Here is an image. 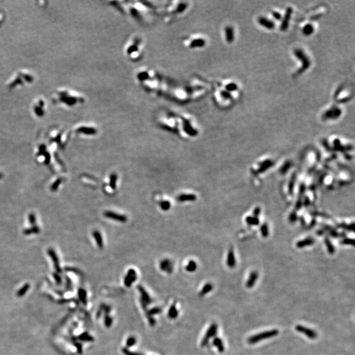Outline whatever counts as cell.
Returning a JSON list of instances; mask_svg holds the SVG:
<instances>
[{
	"label": "cell",
	"mask_w": 355,
	"mask_h": 355,
	"mask_svg": "<svg viewBox=\"0 0 355 355\" xmlns=\"http://www.w3.org/2000/svg\"><path fill=\"white\" fill-rule=\"evenodd\" d=\"M225 36L226 42L228 44L232 43L234 40V30L231 26H228L225 28Z\"/></svg>",
	"instance_id": "22"
},
{
	"label": "cell",
	"mask_w": 355,
	"mask_h": 355,
	"mask_svg": "<svg viewBox=\"0 0 355 355\" xmlns=\"http://www.w3.org/2000/svg\"><path fill=\"white\" fill-rule=\"evenodd\" d=\"M309 203H310V201H309V199H308V198L305 197V200L304 201V206H306V207H307V206H308V205H309Z\"/></svg>",
	"instance_id": "54"
},
{
	"label": "cell",
	"mask_w": 355,
	"mask_h": 355,
	"mask_svg": "<svg viewBox=\"0 0 355 355\" xmlns=\"http://www.w3.org/2000/svg\"><path fill=\"white\" fill-rule=\"evenodd\" d=\"M226 264L230 268H233L236 266V259L232 248L229 250L228 255H227Z\"/></svg>",
	"instance_id": "18"
},
{
	"label": "cell",
	"mask_w": 355,
	"mask_h": 355,
	"mask_svg": "<svg viewBox=\"0 0 355 355\" xmlns=\"http://www.w3.org/2000/svg\"><path fill=\"white\" fill-rule=\"evenodd\" d=\"M36 80L35 74L28 70H19L13 74L7 84L9 90H15L18 88L29 86Z\"/></svg>",
	"instance_id": "2"
},
{
	"label": "cell",
	"mask_w": 355,
	"mask_h": 355,
	"mask_svg": "<svg viewBox=\"0 0 355 355\" xmlns=\"http://www.w3.org/2000/svg\"><path fill=\"white\" fill-rule=\"evenodd\" d=\"M93 237L94 238L95 241V243H96L97 247L99 248H103L104 247V242H103V237L101 233H100L99 230H94L93 232Z\"/></svg>",
	"instance_id": "21"
},
{
	"label": "cell",
	"mask_w": 355,
	"mask_h": 355,
	"mask_svg": "<svg viewBox=\"0 0 355 355\" xmlns=\"http://www.w3.org/2000/svg\"><path fill=\"white\" fill-rule=\"evenodd\" d=\"M226 90L228 91L229 92H232V91H235L237 90V85L236 83H233V82H231L228 84L226 86Z\"/></svg>",
	"instance_id": "41"
},
{
	"label": "cell",
	"mask_w": 355,
	"mask_h": 355,
	"mask_svg": "<svg viewBox=\"0 0 355 355\" xmlns=\"http://www.w3.org/2000/svg\"><path fill=\"white\" fill-rule=\"evenodd\" d=\"M274 165V162L272 161L271 160H266V161L262 162L260 165V166H259V168L258 169V173H262V172H265L266 170H267L269 168L272 167V166Z\"/></svg>",
	"instance_id": "23"
},
{
	"label": "cell",
	"mask_w": 355,
	"mask_h": 355,
	"mask_svg": "<svg viewBox=\"0 0 355 355\" xmlns=\"http://www.w3.org/2000/svg\"><path fill=\"white\" fill-rule=\"evenodd\" d=\"M261 213V208L260 207H256L253 211V216L255 217H257L260 215V214Z\"/></svg>",
	"instance_id": "50"
},
{
	"label": "cell",
	"mask_w": 355,
	"mask_h": 355,
	"mask_svg": "<svg viewBox=\"0 0 355 355\" xmlns=\"http://www.w3.org/2000/svg\"><path fill=\"white\" fill-rule=\"evenodd\" d=\"M322 145H323V146H324L326 148V150H327V151H331L332 150V147H330V145H329V143H328V141L326 140H324L322 141Z\"/></svg>",
	"instance_id": "49"
},
{
	"label": "cell",
	"mask_w": 355,
	"mask_h": 355,
	"mask_svg": "<svg viewBox=\"0 0 355 355\" xmlns=\"http://www.w3.org/2000/svg\"><path fill=\"white\" fill-rule=\"evenodd\" d=\"M245 221L250 226H257L260 223L258 218L255 217V216H247Z\"/></svg>",
	"instance_id": "33"
},
{
	"label": "cell",
	"mask_w": 355,
	"mask_h": 355,
	"mask_svg": "<svg viewBox=\"0 0 355 355\" xmlns=\"http://www.w3.org/2000/svg\"><path fill=\"white\" fill-rule=\"evenodd\" d=\"M212 344H213V345L216 347V349H218V350L219 351L220 353H222L224 352L225 347L223 343V341L221 338H220V337H215L214 339H213Z\"/></svg>",
	"instance_id": "25"
},
{
	"label": "cell",
	"mask_w": 355,
	"mask_h": 355,
	"mask_svg": "<svg viewBox=\"0 0 355 355\" xmlns=\"http://www.w3.org/2000/svg\"><path fill=\"white\" fill-rule=\"evenodd\" d=\"M125 53L130 59L136 61L140 59L142 54V40L139 37H134L127 44Z\"/></svg>",
	"instance_id": "3"
},
{
	"label": "cell",
	"mask_w": 355,
	"mask_h": 355,
	"mask_svg": "<svg viewBox=\"0 0 355 355\" xmlns=\"http://www.w3.org/2000/svg\"><path fill=\"white\" fill-rule=\"evenodd\" d=\"M314 30V26L311 24H307L303 28V33L305 36H310L313 34Z\"/></svg>",
	"instance_id": "32"
},
{
	"label": "cell",
	"mask_w": 355,
	"mask_h": 355,
	"mask_svg": "<svg viewBox=\"0 0 355 355\" xmlns=\"http://www.w3.org/2000/svg\"><path fill=\"white\" fill-rule=\"evenodd\" d=\"M213 289V286L211 283H207L205 284V285L203 286V288L201 290V292L199 293V295L200 296H205L206 294H207L208 293H210L211 291Z\"/></svg>",
	"instance_id": "28"
},
{
	"label": "cell",
	"mask_w": 355,
	"mask_h": 355,
	"mask_svg": "<svg viewBox=\"0 0 355 355\" xmlns=\"http://www.w3.org/2000/svg\"><path fill=\"white\" fill-rule=\"evenodd\" d=\"M137 289L139 291V292L141 294V297H140V303L142 308H143V309L144 310L145 312H147V306L150 304H151L152 303V299L151 297H150L149 293L146 292V290H145L143 287L141 286H137Z\"/></svg>",
	"instance_id": "8"
},
{
	"label": "cell",
	"mask_w": 355,
	"mask_h": 355,
	"mask_svg": "<svg viewBox=\"0 0 355 355\" xmlns=\"http://www.w3.org/2000/svg\"><path fill=\"white\" fill-rule=\"evenodd\" d=\"M168 318L170 319H176L178 316V311L176 308V303H174L170 307L168 312Z\"/></svg>",
	"instance_id": "26"
},
{
	"label": "cell",
	"mask_w": 355,
	"mask_h": 355,
	"mask_svg": "<svg viewBox=\"0 0 355 355\" xmlns=\"http://www.w3.org/2000/svg\"><path fill=\"white\" fill-rule=\"evenodd\" d=\"M103 215H104L105 217L106 218L113 220V221H115L116 222H121V223L126 222L128 220L126 215L119 214V213H117V212L111 211H106L104 212Z\"/></svg>",
	"instance_id": "12"
},
{
	"label": "cell",
	"mask_w": 355,
	"mask_h": 355,
	"mask_svg": "<svg viewBox=\"0 0 355 355\" xmlns=\"http://www.w3.org/2000/svg\"><path fill=\"white\" fill-rule=\"evenodd\" d=\"M291 166H292V162H291L290 161L286 162L283 164V165L282 166L281 168H280V170H279L280 173H281L282 174H285L289 170Z\"/></svg>",
	"instance_id": "38"
},
{
	"label": "cell",
	"mask_w": 355,
	"mask_h": 355,
	"mask_svg": "<svg viewBox=\"0 0 355 355\" xmlns=\"http://www.w3.org/2000/svg\"><path fill=\"white\" fill-rule=\"evenodd\" d=\"M137 273L133 268H130L127 272V274L124 277V285L127 287L132 286V284L136 281Z\"/></svg>",
	"instance_id": "14"
},
{
	"label": "cell",
	"mask_w": 355,
	"mask_h": 355,
	"mask_svg": "<svg viewBox=\"0 0 355 355\" xmlns=\"http://www.w3.org/2000/svg\"><path fill=\"white\" fill-rule=\"evenodd\" d=\"M260 230L262 237H264V238H266L269 235V228L267 224L264 223L263 224H262Z\"/></svg>",
	"instance_id": "35"
},
{
	"label": "cell",
	"mask_w": 355,
	"mask_h": 355,
	"mask_svg": "<svg viewBox=\"0 0 355 355\" xmlns=\"http://www.w3.org/2000/svg\"><path fill=\"white\" fill-rule=\"evenodd\" d=\"M289 220L291 223H294L296 222L297 220V215L295 211H293L291 213L289 216Z\"/></svg>",
	"instance_id": "46"
},
{
	"label": "cell",
	"mask_w": 355,
	"mask_h": 355,
	"mask_svg": "<svg viewBox=\"0 0 355 355\" xmlns=\"http://www.w3.org/2000/svg\"><path fill=\"white\" fill-rule=\"evenodd\" d=\"M221 96L224 99H231L232 98V94L226 90H222L220 93Z\"/></svg>",
	"instance_id": "42"
},
{
	"label": "cell",
	"mask_w": 355,
	"mask_h": 355,
	"mask_svg": "<svg viewBox=\"0 0 355 355\" xmlns=\"http://www.w3.org/2000/svg\"><path fill=\"white\" fill-rule=\"evenodd\" d=\"M76 132L80 134L86 135V136H94L97 134V130L93 126L81 125L78 126L76 129Z\"/></svg>",
	"instance_id": "13"
},
{
	"label": "cell",
	"mask_w": 355,
	"mask_h": 355,
	"mask_svg": "<svg viewBox=\"0 0 355 355\" xmlns=\"http://www.w3.org/2000/svg\"><path fill=\"white\" fill-rule=\"evenodd\" d=\"M28 218L30 224L32 226H36V217L35 214H34L32 212L30 213L28 216Z\"/></svg>",
	"instance_id": "43"
},
{
	"label": "cell",
	"mask_w": 355,
	"mask_h": 355,
	"mask_svg": "<svg viewBox=\"0 0 355 355\" xmlns=\"http://www.w3.org/2000/svg\"><path fill=\"white\" fill-rule=\"evenodd\" d=\"M117 179H118V176H117L116 173H112L111 176H110L109 186L113 190H115L116 189Z\"/></svg>",
	"instance_id": "30"
},
{
	"label": "cell",
	"mask_w": 355,
	"mask_h": 355,
	"mask_svg": "<svg viewBox=\"0 0 355 355\" xmlns=\"http://www.w3.org/2000/svg\"><path fill=\"white\" fill-rule=\"evenodd\" d=\"M295 180H296V174H295V173H294L293 174L292 176V177H291V180L289 181V186H288L289 193V194L291 195H292L293 193L295 184Z\"/></svg>",
	"instance_id": "34"
},
{
	"label": "cell",
	"mask_w": 355,
	"mask_h": 355,
	"mask_svg": "<svg viewBox=\"0 0 355 355\" xmlns=\"http://www.w3.org/2000/svg\"><path fill=\"white\" fill-rule=\"evenodd\" d=\"M51 101L55 105L70 109L82 105L86 100L84 95L78 91L64 88L58 89L53 93Z\"/></svg>",
	"instance_id": "1"
},
{
	"label": "cell",
	"mask_w": 355,
	"mask_h": 355,
	"mask_svg": "<svg viewBox=\"0 0 355 355\" xmlns=\"http://www.w3.org/2000/svg\"><path fill=\"white\" fill-rule=\"evenodd\" d=\"M48 253L49 256L52 258V260L54 262V263L56 264V266H58V258L55 251L52 249V248H49L48 251Z\"/></svg>",
	"instance_id": "39"
},
{
	"label": "cell",
	"mask_w": 355,
	"mask_h": 355,
	"mask_svg": "<svg viewBox=\"0 0 355 355\" xmlns=\"http://www.w3.org/2000/svg\"><path fill=\"white\" fill-rule=\"evenodd\" d=\"M63 181V177H59V178H57V180H56L55 182L53 183V184L50 187L51 191H53V192H54V191H56L57 190L59 186L61 185V184L62 183Z\"/></svg>",
	"instance_id": "36"
},
{
	"label": "cell",
	"mask_w": 355,
	"mask_h": 355,
	"mask_svg": "<svg viewBox=\"0 0 355 355\" xmlns=\"http://www.w3.org/2000/svg\"><path fill=\"white\" fill-rule=\"evenodd\" d=\"M136 342H137V339H136V337H135L134 336H130L126 340V348H128H128H130V347H133L134 345H136Z\"/></svg>",
	"instance_id": "37"
},
{
	"label": "cell",
	"mask_w": 355,
	"mask_h": 355,
	"mask_svg": "<svg viewBox=\"0 0 355 355\" xmlns=\"http://www.w3.org/2000/svg\"><path fill=\"white\" fill-rule=\"evenodd\" d=\"M295 330L297 332L303 333L304 335H306L308 338L310 339H315L317 338L318 334L316 332L315 330L310 329L309 328L305 327L302 325H297L295 326Z\"/></svg>",
	"instance_id": "11"
},
{
	"label": "cell",
	"mask_w": 355,
	"mask_h": 355,
	"mask_svg": "<svg viewBox=\"0 0 355 355\" xmlns=\"http://www.w3.org/2000/svg\"><path fill=\"white\" fill-rule=\"evenodd\" d=\"M122 350V353L125 355H144L140 353L132 352V351L128 349V348H126V347L123 348Z\"/></svg>",
	"instance_id": "45"
},
{
	"label": "cell",
	"mask_w": 355,
	"mask_h": 355,
	"mask_svg": "<svg viewBox=\"0 0 355 355\" xmlns=\"http://www.w3.org/2000/svg\"><path fill=\"white\" fill-rule=\"evenodd\" d=\"M160 207L161 209L165 211H167L171 207V204L168 201H162L160 203Z\"/></svg>",
	"instance_id": "40"
},
{
	"label": "cell",
	"mask_w": 355,
	"mask_h": 355,
	"mask_svg": "<svg viewBox=\"0 0 355 355\" xmlns=\"http://www.w3.org/2000/svg\"><path fill=\"white\" fill-rule=\"evenodd\" d=\"M5 20V14L4 12L0 9V26L2 25V24L4 22Z\"/></svg>",
	"instance_id": "51"
},
{
	"label": "cell",
	"mask_w": 355,
	"mask_h": 355,
	"mask_svg": "<svg viewBox=\"0 0 355 355\" xmlns=\"http://www.w3.org/2000/svg\"><path fill=\"white\" fill-rule=\"evenodd\" d=\"M341 244H343V245H354V239H350V238H345L344 239L341 241L340 242Z\"/></svg>",
	"instance_id": "47"
},
{
	"label": "cell",
	"mask_w": 355,
	"mask_h": 355,
	"mask_svg": "<svg viewBox=\"0 0 355 355\" xmlns=\"http://www.w3.org/2000/svg\"><path fill=\"white\" fill-rule=\"evenodd\" d=\"M302 206H303V201H302L301 199H299L297 200V203L295 204V209L296 210H299V209L302 207Z\"/></svg>",
	"instance_id": "52"
},
{
	"label": "cell",
	"mask_w": 355,
	"mask_h": 355,
	"mask_svg": "<svg viewBox=\"0 0 355 355\" xmlns=\"http://www.w3.org/2000/svg\"><path fill=\"white\" fill-rule=\"evenodd\" d=\"M279 333V331L276 329H273L271 330H268V331H264L263 332L257 333L249 337L247 339V342L250 345H254L257 343H259L262 340L268 339L272 338L276 335H278Z\"/></svg>",
	"instance_id": "5"
},
{
	"label": "cell",
	"mask_w": 355,
	"mask_h": 355,
	"mask_svg": "<svg viewBox=\"0 0 355 355\" xmlns=\"http://www.w3.org/2000/svg\"><path fill=\"white\" fill-rule=\"evenodd\" d=\"M258 278V274L257 271L251 272L246 282V287L247 288H252L256 283Z\"/></svg>",
	"instance_id": "20"
},
{
	"label": "cell",
	"mask_w": 355,
	"mask_h": 355,
	"mask_svg": "<svg viewBox=\"0 0 355 355\" xmlns=\"http://www.w3.org/2000/svg\"><path fill=\"white\" fill-rule=\"evenodd\" d=\"M325 244H326V246L327 247V250L328 251V253H329L330 255H333L335 253V247L333 246V245L332 244V243L331 242V241H330L329 238L328 237H325Z\"/></svg>",
	"instance_id": "27"
},
{
	"label": "cell",
	"mask_w": 355,
	"mask_h": 355,
	"mask_svg": "<svg viewBox=\"0 0 355 355\" xmlns=\"http://www.w3.org/2000/svg\"><path fill=\"white\" fill-rule=\"evenodd\" d=\"M342 114V110L339 107H337L336 106H333L332 107L327 110L323 115V118L325 120L327 119H337L340 117L341 115Z\"/></svg>",
	"instance_id": "10"
},
{
	"label": "cell",
	"mask_w": 355,
	"mask_h": 355,
	"mask_svg": "<svg viewBox=\"0 0 355 355\" xmlns=\"http://www.w3.org/2000/svg\"><path fill=\"white\" fill-rule=\"evenodd\" d=\"M197 196L195 194L183 193L177 197V201L179 202H192L196 201Z\"/></svg>",
	"instance_id": "19"
},
{
	"label": "cell",
	"mask_w": 355,
	"mask_h": 355,
	"mask_svg": "<svg viewBox=\"0 0 355 355\" xmlns=\"http://www.w3.org/2000/svg\"><path fill=\"white\" fill-rule=\"evenodd\" d=\"M258 23L259 24H261V26L267 28L268 30L274 29L275 27V23L273 22L272 20L264 17H259L258 19Z\"/></svg>",
	"instance_id": "17"
},
{
	"label": "cell",
	"mask_w": 355,
	"mask_h": 355,
	"mask_svg": "<svg viewBox=\"0 0 355 355\" xmlns=\"http://www.w3.org/2000/svg\"><path fill=\"white\" fill-rule=\"evenodd\" d=\"M292 13H293V9L292 8L289 7V8H287L286 9L285 15L283 16L281 26H280V30H282V31H285L287 29V28H288L289 24V21L291 20V18H292Z\"/></svg>",
	"instance_id": "15"
},
{
	"label": "cell",
	"mask_w": 355,
	"mask_h": 355,
	"mask_svg": "<svg viewBox=\"0 0 355 355\" xmlns=\"http://www.w3.org/2000/svg\"><path fill=\"white\" fill-rule=\"evenodd\" d=\"M197 264L196 262L193 260H191L188 262V264L186 266V270L188 272H193L197 270Z\"/></svg>",
	"instance_id": "31"
},
{
	"label": "cell",
	"mask_w": 355,
	"mask_h": 355,
	"mask_svg": "<svg viewBox=\"0 0 355 355\" xmlns=\"http://www.w3.org/2000/svg\"><path fill=\"white\" fill-rule=\"evenodd\" d=\"M186 45L190 49H197L204 47L206 45V40L203 38L190 36L185 41Z\"/></svg>",
	"instance_id": "7"
},
{
	"label": "cell",
	"mask_w": 355,
	"mask_h": 355,
	"mask_svg": "<svg viewBox=\"0 0 355 355\" xmlns=\"http://www.w3.org/2000/svg\"><path fill=\"white\" fill-rule=\"evenodd\" d=\"M159 268L162 272H166L167 274H172L174 270V264L168 258H165L159 263Z\"/></svg>",
	"instance_id": "16"
},
{
	"label": "cell",
	"mask_w": 355,
	"mask_h": 355,
	"mask_svg": "<svg viewBox=\"0 0 355 355\" xmlns=\"http://www.w3.org/2000/svg\"><path fill=\"white\" fill-rule=\"evenodd\" d=\"M314 241L315 240L312 238H310V237H308V238H306V239H304L303 240H301L299 241L298 242L296 243V246L297 247V248H304L305 247H307V246H310L312 245H313L314 243Z\"/></svg>",
	"instance_id": "24"
},
{
	"label": "cell",
	"mask_w": 355,
	"mask_h": 355,
	"mask_svg": "<svg viewBox=\"0 0 355 355\" xmlns=\"http://www.w3.org/2000/svg\"><path fill=\"white\" fill-rule=\"evenodd\" d=\"M217 330H218V325L216 324V323H212V324L210 326H209V328L207 329V332H206L204 337L201 341V346L202 347H204L206 345H208V343H209V341H210V339H212V337H214L215 336V335L216 334Z\"/></svg>",
	"instance_id": "9"
},
{
	"label": "cell",
	"mask_w": 355,
	"mask_h": 355,
	"mask_svg": "<svg viewBox=\"0 0 355 355\" xmlns=\"http://www.w3.org/2000/svg\"><path fill=\"white\" fill-rule=\"evenodd\" d=\"M105 324L106 328H110L113 324V318L110 316L109 314H105Z\"/></svg>",
	"instance_id": "44"
},
{
	"label": "cell",
	"mask_w": 355,
	"mask_h": 355,
	"mask_svg": "<svg viewBox=\"0 0 355 355\" xmlns=\"http://www.w3.org/2000/svg\"><path fill=\"white\" fill-rule=\"evenodd\" d=\"M40 232V229L36 225L33 226L30 228H28L24 230L23 231V233L24 235H31V234H37Z\"/></svg>",
	"instance_id": "29"
},
{
	"label": "cell",
	"mask_w": 355,
	"mask_h": 355,
	"mask_svg": "<svg viewBox=\"0 0 355 355\" xmlns=\"http://www.w3.org/2000/svg\"><path fill=\"white\" fill-rule=\"evenodd\" d=\"M305 190H306V186H305L304 184H301L300 187H299V198L301 199V197L303 196L304 195V192H305Z\"/></svg>",
	"instance_id": "48"
},
{
	"label": "cell",
	"mask_w": 355,
	"mask_h": 355,
	"mask_svg": "<svg viewBox=\"0 0 355 355\" xmlns=\"http://www.w3.org/2000/svg\"><path fill=\"white\" fill-rule=\"evenodd\" d=\"M294 55L296 57L301 61L302 63V66L300 69L297 71L298 74H301L304 73L305 70L309 69L311 65V61L309 57L305 54V53L300 49H296L294 50Z\"/></svg>",
	"instance_id": "6"
},
{
	"label": "cell",
	"mask_w": 355,
	"mask_h": 355,
	"mask_svg": "<svg viewBox=\"0 0 355 355\" xmlns=\"http://www.w3.org/2000/svg\"><path fill=\"white\" fill-rule=\"evenodd\" d=\"M3 177V174L2 172H0V179L2 178Z\"/></svg>",
	"instance_id": "55"
},
{
	"label": "cell",
	"mask_w": 355,
	"mask_h": 355,
	"mask_svg": "<svg viewBox=\"0 0 355 355\" xmlns=\"http://www.w3.org/2000/svg\"><path fill=\"white\" fill-rule=\"evenodd\" d=\"M32 111L33 115L38 119L44 117L47 112V103L43 97H39L35 99L32 104Z\"/></svg>",
	"instance_id": "4"
},
{
	"label": "cell",
	"mask_w": 355,
	"mask_h": 355,
	"mask_svg": "<svg viewBox=\"0 0 355 355\" xmlns=\"http://www.w3.org/2000/svg\"><path fill=\"white\" fill-rule=\"evenodd\" d=\"M272 16L274 17V19L276 20L282 19V15L279 12H277V11L272 12Z\"/></svg>",
	"instance_id": "53"
}]
</instances>
